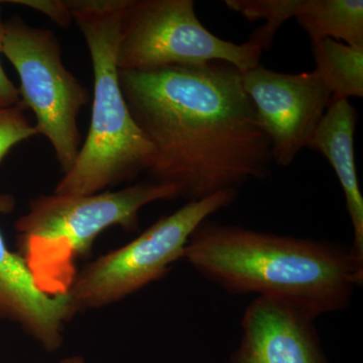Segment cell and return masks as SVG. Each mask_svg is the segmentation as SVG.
Segmentation results:
<instances>
[{
	"instance_id": "4fadbf2b",
	"label": "cell",
	"mask_w": 363,
	"mask_h": 363,
	"mask_svg": "<svg viewBox=\"0 0 363 363\" xmlns=\"http://www.w3.org/2000/svg\"><path fill=\"white\" fill-rule=\"evenodd\" d=\"M316 70L332 91V101L363 96V47L331 39L315 40Z\"/></svg>"
},
{
	"instance_id": "d6986e66",
	"label": "cell",
	"mask_w": 363,
	"mask_h": 363,
	"mask_svg": "<svg viewBox=\"0 0 363 363\" xmlns=\"http://www.w3.org/2000/svg\"><path fill=\"white\" fill-rule=\"evenodd\" d=\"M60 363H85V360L81 357H71L65 358Z\"/></svg>"
},
{
	"instance_id": "5b68a950",
	"label": "cell",
	"mask_w": 363,
	"mask_h": 363,
	"mask_svg": "<svg viewBox=\"0 0 363 363\" xmlns=\"http://www.w3.org/2000/svg\"><path fill=\"white\" fill-rule=\"evenodd\" d=\"M238 198V191L227 190L188 201L128 245L93 260L77 272L68 292L77 312L121 302L166 277L174 264L183 259L195 229Z\"/></svg>"
},
{
	"instance_id": "7a4b0ae2",
	"label": "cell",
	"mask_w": 363,
	"mask_h": 363,
	"mask_svg": "<svg viewBox=\"0 0 363 363\" xmlns=\"http://www.w3.org/2000/svg\"><path fill=\"white\" fill-rule=\"evenodd\" d=\"M183 259L227 293L255 294L314 320L347 309L363 283V257L352 245L209 218L189 238Z\"/></svg>"
},
{
	"instance_id": "3957f363",
	"label": "cell",
	"mask_w": 363,
	"mask_h": 363,
	"mask_svg": "<svg viewBox=\"0 0 363 363\" xmlns=\"http://www.w3.org/2000/svg\"><path fill=\"white\" fill-rule=\"evenodd\" d=\"M180 198L178 189L152 180L92 195H42L16 222L20 255L40 290L64 295L100 233L113 226L138 227L140 211L157 201Z\"/></svg>"
},
{
	"instance_id": "8fae6325",
	"label": "cell",
	"mask_w": 363,
	"mask_h": 363,
	"mask_svg": "<svg viewBox=\"0 0 363 363\" xmlns=\"http://www.w3.org/2000/svg\"><path fill=\"white\" fill-rule=\"evenodd\" d=\"M357 123V111L350 100L332 101L308 147L323 155L335 172L352 224L351 245L363 257V197L354 159Z\"/></svg>"
},
{
	"instance_id": "5bb4252c",
	"label": "cell",
	"mask_w": 363,
	"mask_h": 363,
	"mask_svg": "<svg viewBox=\"0 0 363 363\" xmlns=\"http://www.w3.org/2000/svg\"><path fill=\"white\" fill-rule=\"evenodd\" d=\"M302 0H226L230 11L241 14L248 21L266 20L264 26L250 35V40L262 48H271L272 40L281 26L296 18Z\"/></svg>"
},
{
	"instance_id": "ac0fdd59",
	"label": "cell",
	"mask_w": 363,
	"mask_h": 363,
	"mask_svg": "<svg viewBox=\"0 0 363 363\" xmlns=\"http://www.w3.org/2000/svg\"><path fill=\"white\" fill-rule=\"evenodd\" d=\"M2 4L4 1H0V56L4 51V35H6V21L2 18ZM20 91L6 75L0 62V109L11 108L20 104Z\"/></svg>"
},
{
	"instance_id": "2e32d148",
	"label": "cell",
	"mask_w": 363,
	"mask_h": 363,
	"mask_svg": "<svg viewBox=\"0 0 363 363\" xmlns=\"http://www.w3.org/2000/svg\"><path fill=\"white\" fill-rule=\"evenodd\" d=\"M6 2L39 11L63 28H68L74 21L65 0H11Z\"/></svg>"
},
{
	"instance_id": "9a60e30c",
	"label": "cell",
	"mask_w": 363,
	"mask_h": 363,
	"mask_svg": "<svg viewBox=\"0 0 363 363\" xmlns=\"http://www.w3.org/2000/svg\"><path fill=\"white\" fill-rule=\"evenodd\" d=\"M39 135L20 104L0 109V162L18 143Z\"/></svg>"
},
{
	"instance_id": "e0dca14e",
	"label": "cell",
	"mask_w": 363,
	"mask_h": 363,
	"mask_svg": "<svg viewBox=\"0 0 363 363\" xmlns=\"http://www.w3.org/2000/svg\"><path fill=\"white\" fill-rule=\"evenodd\" d=\"M130 0H65L72 14L101 16L124 11Z\"/></svg>"
},
{
	"instance_id": "277c9868",
	"label": "cell",
	"mask_w": 363,
	"mask_h": 363,
	"mask_svg": "<svg viewBox=\"0 0 363 363\" xmlns=\"http://www.w3.org/2000/svg\"><path fill=\"white\" fill-rule=\"evenodd\" d=\"M123 13L73 16L89 51L94 93L87 138L55 188L56 194L104 192L135 180L154 161V147L131 116L119 84L116 58Z\"/></svg>"
},
{
	"instance_id": "6da1fadb",
	"label": "cell",
	"mask_w": 363,
	"mask_h": 363,
	"mask_svg": "<svg viewBox=\"0 0 363 363\" xmlns=\"http://www.w3.org/2000/svg\"><path fill=\"white\" fill-rule=\"evenodd\" d=\"M118 77L131 116L154 147L150 180L196 201L271 174V143L236 67L215 61L118 70Z\"/></svg>"
},
{
	"instance_id": "9c48e42d",
	"label": "cell",
	"mask_w": 363,
	"mask_h": 363,
	"mask_svg": "<svg viewBox=\"0 0 363 363\" xmlns=\"http://www.w3.org/2000/svg\"><path fill=\"white\" fill-rule=\"evenodd\" d=\"M16 208V198L0 193V215ZM68 294L49 295L40 290L25 259L9 250L0 231V318L20 325L48 351L63 344L66 325L77 314Z\"/></svg>"
},
{
	"instance_id": "52a82bcc",
	"label": "cell",
	"mask_w": 363,
	"mask_h": 363,
	"mask_svg": "<svg viewBox=\"0 0 363 363\" xmlns=\"http://www.w3.org/2000/svg\"><path fill=\"white\" fill-rule=\"evenodd\" d=\"M21 80L20 105L37 118L39 135L51 143L60 169L67 173L81 149L78 116L89 91L66 68L54 32L35 28L21 16L6 21L4 51Z\"/></svg>"
},
{
	"instance_id": "30bf717a",
	"label": "cell",
	"mask_w": 363,
	"mask_h": 363,
	"mask_svg": "<svg viewBox=\"0 0 363 363\" xmlns=\"http://www.w3.org/2000/svg\"><path fill=\"white\" fill-rule=\"evenodd\" d=\"M241 330L231 363H329L314 319L283 303L255 297Z\"/></svg>"
},
{
	"instance_id": "ba28073f",
	"label": "cell",
	"mask_w": 363,
	"mask_h": 363,
	"mask_svg": "<svg viewBox=\"0 0 363 363\" xmlns=\"http://www.w3.org/2000/svg\"><path fill=\"white\" fill-rule=\"evenodd\" d=\"M242 84L271 143L272 162L290 166L331 104L330 88L316 70L285 74L262 64L242 74Z\"/></svg>"
},
{
	"instance_id": "8992f818",
	"label": "cell",
	"mask_w": 363,
	"mask_h": 363,
	"mask_svg": "<svg viewBox=\"0 0 363 363\" xmlns=\"http://www.w3.org/2000/svg\"><path fill=\"white\" fill-rule=\"evenodd\" d=\"M262 49L222 40L202 25L193 0H130L121 16L119 71L145 72L221 61L241 74L259 65Z\"/></svg>"
},
{
	"instance_id": "7c38bea8",
	"label": "cell",
	"mask_w": 363,
	"mask_h": 363,
	"mask_svg": "<svg viewBox=\"0 0 363 363\" xmlns=\"http://www.w3.org/2000/svg\"><path fill=\"white\" fill-rule=\"evenodd\" d=\"M296 18L311 42L331 39L363 47L362 0H302Z\"/></svg>"
}]
</instances>
